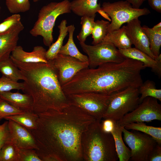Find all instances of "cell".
Wrapping results in <instances>:
<instances>
[{
  "label": "cell",
  "instance_id": "1",
  "mask_svg": "<svg viewBox=\"0 0 161 161\" xmlns=\"http://www.w3.org/2000/svg\"><path fill=\"white\" fill-rule=\"evenodd\" d=\"M38 114L37 128L30 131L41 161H83L81 135L96 120L70 103Z\"/></svg>",
  "mask_w": 161,
  "mask_h": 161
},
{
  "label": "cell",
  "instance_id": "2",
  "mask_svg": "<svg viewBox=\"0 0 161 161\" xmlns=\"http://www.w3.org/2000/svg\"><path fill=\"white\" fill-rule=\"evenodd\" d=\"M141 62L126 58L120 63H108L97 68L83 69L66 83L70 94L95 92L109 95L129 87L137 88L143 82Z\"/></svg>",
  "mask_w": 161,
  "mask_h": 161
},
{
  "label": "cell",
  "instance_id": "3",
  "mask_svg": "<svg viewBox=\"0 0 161 161\" xmlns=\"http://www.w3.org/2000/svg\"><path fill=\"white\" fill-rule=\"evenodd\" d=\"M10 58L23 76L22 91L32 97L35 113L59 110L70 103L62 89L52 60L47 63H24Z\"/></svg>",
  "mask_w": 161,
  "mask_h": 161
},
{
  "label": "cell",
  "instance_id": "4",
  "mask_svg": "<svg viewBox=\"0 0 161 161\" xmlns=\"http://www.w3.org/2000/svg\"><path fill=\"white\" fill-rule=\"evenodd\" d=\"M80 145L83 161L119 160L113 136L103 130L101 121L96 120L82 133Z\"/></svg>",
  "mask_w": 161,
  "mask_h": 161
},
{
  "label": "cell",
  "instance_id": "5",
  "mask_svg": "<svg viewBox=\"0 0 161 161\" xmlns=\"http://www.w3.org/2000/svg\"><path fill=\"white\" fill-rule=\"evenodd\" d=\"M70 2L69 0L51 2L43 7L38 13V18L30 32L34 37L41 36L44 44L49 47L52 44L53 28L58 17L71 12Z\"/></svg>",
  "mask_w": 161,
  "mask_h": 161
},
{
  "label": "cell",
  "instance_id": "6",
  "mask_svg": "<svg viewBox=\"0 0 161 161\" xmlns=\"http://www.w3.org/2000/svg\"><path fill=\"white\" fill-rule=\"evenodd\" d=\"M138 88L129 87L111 94L102 119L117 121L135 109L140 104Z\"/></svg>",
  "mask_w": 161,
  "mask_h": 161
},
{
  "label": "cell",
  "instance_id": "7",
  "mask_svg": "<svg viewBox=\"0 0 161 161\" xmlns=\"http://www.w3.org/2000/svg\"><path fill=\"white\" fill-rule=\"evenodd\" d=\"M101 10L111 18L107 28L108 33L117 30L124 23L141 16L147 15L151 12L148 8H135L127 1H120L113 3L104 2Z\"/></svg>",
  "mask_w": 161,
  "mask_h": 161
},
{
  "label": "cell",
  "instance_id": "8",
  "mask_svg": "<svg viewBox=\"0 0 161 161\" xmlns=\"http://www.w3.org/2000/svg\"><path fill=\"white\" fill-rule=\"evenodd\" d=\"M110 95L89 92L67 96L70 103L79 107L96 120L101 121L107 109Z\"/></svg>",
  "mask_w": 161,
  "mask_h": 161
},
{
  "label": "cell",
  "instance_id": "9",
  "mask_svg": "<svg viewBox=\"0 0 161 161\" xmlns=\"http://www.w3.org/2000/svg\"><path fill=\"white\" fill-rule=\"evenodd\" d=\"M83 52L88 55L89 67L95 68L108 63H120L126 58L112 44L105 41L92 46L79 42Z\"/></svg>",
  "mask_w": 161,
  "mask_h": 161
},
{
  "label": "cell",
  "instance_id": "10",
  "mask_svg": "<svg viewBox=\"0 0 161 161\" xmlns=\"http://www.w3.org/2000/svg\"><path fill=\"white\" fill-rule=\"evenodd\" d=\"M123 140L130 148L131 161H148V156L157 143L151 136L142 132L130 131L122 127Z\"/></svg>",
  "mask_w": 161,
  "mask_h": 161
},
{
  "label": "cell",
  "instance_id": "11",
  "mask_svg": "<svg viewBox=\"0 0 161 161\" xmlns=\"http://www.w3.org/2000/svg\"><path fill=\"white\" fill-rule=\"evenodd\" d=\"M155 120H161V105L157 99L147 97L133 111L116 121L119 125L124 127L131 123L148 122Z\"/></svg>",
  "mask_w": 161,
  "mask_h": 161
},
{
  "label": "cell",
  "instance_id": "12",
  "mask_svg": "<svg viewBox=\"0 0 161 161\" xmlns=\"http://www.w3.org/2000/svg\"><path fill=\"white\" fill-rule=\"evenodd\" d=\"M52 61L61 86L80 71L89 67L88 62H82L69 55L61 54H58Z\"/></svg>",
  "mask_w": 161,
  "mask_h": 161
},
{
  "label": "cell",
  "instance_id": "13",
  "mask_svg": "<svg viewBox=\"0 0 161 161\" xmlns=\"http://www.w3.org/2000/svg\"><path fill=\"white\" fill-rule=\"evenodd\" d=\"M9 141L19 149H37L35 140L30 131L16 122L8 120Z\"/></svg>",
  "mask_w": 161,
  "mask_h": 161
},
{
  "label": "cell",
  "instance_id": "14",
  "mask_svg": "<svg viewBox=\"0 0 161 161\" xmlns=\"http://www.w3.org/2000/svg\"><path fill=\"white\" fill-rule=\"evenodd\" d=\"M126 28V33L135 48L155 59L156 58L150 50L148 38L138 18L127 23Z\"/></svg>",
  "mask_w": 161,
  "mask_h": 161
},
{
  "label": "cell",
  "instance_id": "15",
  "mask_svg": "<svg viewBox=\"0 0 161 161\" xmlns=\"http://www.w3.org/2000/svg\"><path fill=\"white\" fill-rule=\"evenodd\" d=\"M24 29L20 21L7 31L0 33V62L10 57L17 46L19 34Z\"/></svg>",
  "mask_w": 161,
  "mask_h": 161
},
{
  "label": "cell",
  "instance_id": "16",
  "mask_svg": "<svg viewBox=\"0 0 161 161\" xmlns=\"http://www.w3.org/2000/svg\"><path fill=\"white\" fill-rule=\"evenodd\" d=\"M126 58H129L140 61L143 63L145 68H150L152 72L159 78L161 77V54L156 57L155 59L135 47L119 49Z\"/></svg>",
  "mask_w": 161,
  "mask_h": 161
},
{
  "label": "cell",
  "instance_id": "17",
  "mask_svg": "<svg viewBox=\"0 0 161 161\" xmlns=\"http://www.w3.org/2000/svg\"><path fill=\"white\" fill-rule=\"evenodd\" d=\"M47 51L41 46H36L32 51H24L20 46H17L11 52L10 57L18 61L24 63L48 62L46 57Z\"/></svg>",
  "mask_w": 161,
  "mask_h": 161
},
{
  "label": "cell",
  "instance_id": "18",
  "mask_svg": "<svg viewBox=\"0 0 161 161\" xmlns=\"http://www.w3.org/2000/svg\"><path fill=\"white\" fill-rule=\"evenodd\" d=\"M98 0H74L70 2L71 11L77 16H96L97 12L106 18L108 16L101 10L100 3Z\"/></svg>",
  "mask_w": 161,
  "mask_h": 161
},
{
  "label": "cell",
  "instance_id": "19",
  "mask_svg": "<svg viewBox=\"0 0 161 161\" xmlns=\"http://www.w3.org/2000/svg\"><path fill=\"white\" fill-rule=\"evenodd\" d=\"M0 98L24 111H33L32 99L26 94H22L18 92H13L10 91L0 92Z\"/></svg>",
  "mask_w": 161,
  "mask_h": 161
},
{
  "label": "cell",
  "instance_id": "20",
  "mask_svg": "<svg viewBox=\"0 0 161 161\" xmlns=\"http://www.w3.org/2000/svg\"><path fill=\"white\" fill-rule=\"evenodd\" d=\"M114 126L111 133L113 137L116 151L120 161H128L131 157L130 149L125 144L122 137V127L113 120Z\"/></svg>",
  "mask_w": 161,
  "mask_h": 161
},
{
  "label": "cell",
  "instance_id": "21",
  "mask_svg": "<svg viewBox=\"0 0 161 161\" xmlns=\"http://www.w3.org/2000/svg\"><path fill=\"white\" fill-rule=\"evenodd\" d=\"M112 44L118 49H124L131 47L132 44L126 31V26L108 33L103 41Z\"/></svg>",
  "mask_w": 161,
  "mask_h": 161
},
{
  "label": "cell",
  "instance_id": "22",
  "mask_svg": "<svg viewBox=\"0 0 161 161\" xmlns=\"http://www.w3.org/2000/svg\"><path fill=\"white\" fill-rule=\"evenodd\" d=\"M69 33L66 43L61 48L58 54L69 55L83 62L88 61V56L81 53L77 48L73 40V34L75 27L74 25L67 26Z\"/></svg>",
  "mask_w": 161,
  "mask_h": 161
},
{
  "label": "cell",
  "instance_id": "23",
  "mask_svg": "<svg viewBox=\"0 0 161 161\" xmlns=\"http://www.w3.org/2000/svg\"><path fill=\"white\" fill-rule=\"evenodd\" d=\"M67 24L66 20H63L58 26L59 35L58 39L55 43L51 44L46 52V57L48 61L52 60L55 58L63 46V41L68 32Z\"/></svg>",
  "mask_w": 161,
  "mask_h": 161
},
{
  "label": "cell",
  "instance_id": "24",
  "mask_svg": "<svg viewBox=\"0 0 161 161\" xmlns=\"http://www.w3.org/2000/svg\"><path fill=\"white\" fill-rule=\"evenodd\" d=\"M38 117V114L33 112L27 111L21 114L7 116L4 118L13 120L28 130L32 131L37 128Z\"/></svg>",
  "mask_w": 161,
  "mask_h": 161
},
{
  "label": "cell",
  "instance_id": "25",
  "mask_svg": "<svg viewBox=\"0 0 161 161\" xmlns=\"http://www.w3.org/2000/svg\"><path fill=\"white\" fill-rule=\"evenodd\" d=\"M126 129L139 131L152 137L157 143L161 145V128L147 125L144 122L131 123L125 125Z\"/></svg>",
  "mask_w": 161,
  "mask_h": 161
},
{
  "label": "cell",
  "instance_id": "26",
  "mask_svg": "<svg viewBox=\"0 0 161 161\" xmlns=\"http://www.w3.org/2000/svg\"><path fill=\"white\" fill-rule=\"evenodd\" d=\"M0 72L2 75L14 82L24 80L20 71L10 57L0 62Z\"/></svg>",
  "mask_w": 161,
  "mask_h": 161
},
{
  "label": "cell",
  "instance_id": "27",
  "mask_svg": "<svg viewBox=\"0 0 161 161\" xmlns=\"http://www.w3.org/2000/svg\"><path fill=\"white\" fill-rule=\"evenodd\" d=\"M142 28L148 38L150 48L155 58L160 54L161 46V28L155 29L144 25Z\"/></svg>",
  "mask_w": 161,
  "mask_h": 161
},
{
  "label": "cell",
  "instance_id": "28",
  "mask_svg": "<svg viewBox=\"0 0 161 161\" xmlns=\"http://www.w3.org/2000/svg\"><path fill=\"white\" fill-rule=\"evenodd\" d=\"M140 94L139 102L140 103L143 100L147 97H151L161 101V89H157L155 82L152 80H147L139 87Z\"/></svg>",
  "mask_w": 161,
  "mask_h": 161
},
{
  "label": "cell",
  "instance_id": "29",
  "mask_svg": "<svg viewBox=\"0 0 161 161\" xmlns=\"http://www.w3.org/2000/svg\"><path fill=\"white\" fill-rule=\"evenodd\" d=\"M110 23L103 20H97L95 22L91 34L93 45L97 44L103 41L108 33L107 28Z\"/></svg>",
  "mask_w": 161,
  "mask_h": 161
},
{
  "label": "cell",
  "instance_id": "30",
  "mask_svg": "<svg viewBox=\"0 0 161 161\" xmlns=\"http://www.w3.org/2000/svg\"><path fill=\"white\" fill-rule=\"evenodd\" d=\"M19 149L13 143L6 141L0 151V161H18Z\"/></svg>",
  "mask_w": 161,
  "mask_h": 161
},
{
  "label": "cell",
  "instance_id": "31",
  "mask_svg": "<svg viewBox=\"0 0 161 161\" xmlns=\"http://www.w3.org/2000/svg\"><path fill=\"white\" fill-rule=\"evenodd\" d=\"M95 16L81 17L80 22L81 28L77 36V38L80 42L85 43L87 37L91 34L95 24Z\"/></svg>",
  "mask_w": 161,
  "mask_h": 161
},
{
  "label": "cell",
  "instance_id": "32",
  "mask_svg": "<svg viewBox=\"0 0 161 161\" xmlns=\"http://www.w3.org/2000/svg\"><path fill=\"white\" fill-rule=\"evenodd\" d=\"M5 3L9 11L13 14L27 11L30 7L29 0H6Z\"/></svg>",
  "mask_w": 161,
  "mask_h": 161
},
{
  "label": "cell",
  "instance_id": "33",
  "mask_svg": "<svg viewBox=\"0 0 161 161\" xmlns=\"http://www.w3.org/2000/svg\"><path fill=\"white\" fill-rule=\"evenodd\" d=\"M24 112L0 98V121L6 117L21 114Z\"/></svg>",
  "mask_w": 161,
  "mask_h": 161
},
{
  "label": "cell",
  "instance_id": "34",
  "mask_svg": "<svg viewBox=\"0 0 161 161\" xmlns=\"http://www.w3.org/2000/svg\"><path fill=\"white\" fill-rule=\"evenodd\" d=\"M24 83L13 81L2 75L0 78V92L10 91L13 89L23 90Z\"/></svg>",
  "mask_w": 161,
  "mask_h": 161
},
{
  "label": "cell",
  "instance_id": "35",
  "mask_svg": "<svg viewBox=\"0 0 161 161\" xmlns=\"http://www.w3.org/2000/svg\"><path fill=\"white\" fill-rule=\"evenodd\" d=\"M21 16L18 14H13L0 24V33L7 31L21 21Z\"/></svg>",
  "mask_w": 161,
  "mask_h": 161
},
{
  "label": "cell",
  "instance_id": "36",
  "mask_svg": "<svg viewBox=\"0 0 161 161\" xmlns=\"http://www.w3.org/2000/svg\"><path fill=\"white\" fill-rule=\"evenodd\" d=\"M18 161H41L37 154L35 149H19Z\"/></svg>",
  "mask_w": 161,
  "mask_h": 161
},
{
  "label": "cell",
  "instance_id": "37",
  "mask_svg": "<svg viewBox=\"0 0 161 161\" xmlns=\"http://www.w3.org/2000/svg\"><path fill=\"white\" fill-rule=\"evenodd\" d=\"M8 123V121L0 125V151L4 144L9 141Z\"/></svg>",
  "mask_w": 161,
  "mask_h": 161
},
{
  "label": "cell",
  "instance_id": "38",
  "mask_svg": "<svg viewBox=\"0 0 161 161\" xmlns=\"http://www.w3.org/2000/svg\"><path fill=\"white\" fill-rule=\"evenodd\" d=\"M161 161V145H156L150 153L148 158V161Z\"/></svg>",
  "mask_w": 161,
  "mask_h": 161
},
{
  "label": "cell",
  "instance_id": "39",
  "mask_svg": "<svg viewBox=\"0 0 161 161\" xmlns=\"http://www.w3.org/2000/svg\"><path fill=\"white\" fill-rule=\"evenodd\" d=\"M101 124L103 130L106 132L111 133L114 126L113 120L109 119H103L101 120Z\"/></svg>",
  "mask_w": 161,
  "mask_h": 161
},
{
  "label": "cell",
  "instance_id": "40",
  "mask_svg": "<svg viewBox=\"0 0 161 161\" xmlns=\"http://www.w3.org/2000/svg\"><path fill=\"white\" fill-rule=\"evenodd\" d=\"M147 0L152 9L159 13H161V0Z\"/></svg>",
  "mask_w": 161,
  "mask_h": 161
},
{
  "label": "cell",
  "instance_id": "41",
  "mask_svg": "<svg viewBox=\"0 0 161 161\" xmlns=\"http://www.w3.org/2000/svg\"><path fill=\"white\" fill-rule=\"evenodd\" d=\"M135 8H140L143 3L147 0H126Z\"/></svg>",
  "mask_w": 161,
  "mask_h": 161
},
{
  "label": "cell",
  "instance_id": "42",
  "mask_svg": "<svg viewBox=\"0 0 161 161\" xmlns=\"http://www.w3.org/2000/svg\"><path fill=\"white\" fill-rule=\"evenodd\" d=\"M153 28L157 29L161 28V22H160L159 23L154 26L153 27Z\"/></svg>",
  "mask_w": 161,
  "mask_h": 161
},
{
  "label": "cell",
  "instance_id": "43",
  "mask_svg": "<svg viewBox=\"0 0 161 161\" xmlns=\"http://www.w3.org/2000/svg\"><path fill=\"white\" fill-rule=\"evenodd\" d=\"M34 2H36L40 0H33Z\"/></svg>",
  "mask_w": 161,
  "mask_h": 161
},
{
  "label": "cell",
  "instance_id": "44",
  "mask_svg": "<svg viewBox=\"0 0 161 161\" xmlns=\"http://www.w3.org/2000/svg\"><path fill=\"white\" fill-rule=\"evenodd\" d=\"M0 9H1V7H0Z\"/></svg>",
  "mask_w": 161,
  "mask_h": 161
}]
</instances>
